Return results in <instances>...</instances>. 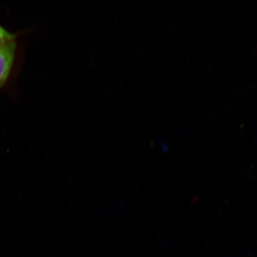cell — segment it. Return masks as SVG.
Returning <instances> with one entry per match:
<instances>
[{
  "label": "cell",
  "instance_id": "1",
  "mask_svg": "<svg viewBox=\"0 0 257 257\" xmlns=\"http://www.w3.org/2000/svg\"><path fill=\"white\" fill-rule=\"evenodd\" d=\"M16 42L0 47V89L9 79L16 56Z\"/></svg>",
  "mask_w": 257,
  "mask_h": 257
},
{
  "label": "cell",
  "instance_id": "2",
  "mask_svg": "<svg viewBox=\"0 0 257 257\" xmlns=\"http://www.w3.org/2000/svg\"><path fill=\"white\" fill-rule=\"evenodd\" d=\"M16 35L8 31L7 29L0 25V47L15 42Z\"/></svg>",
  "mask_w": 257,
  "mask_h": 257
}]
</instances>
